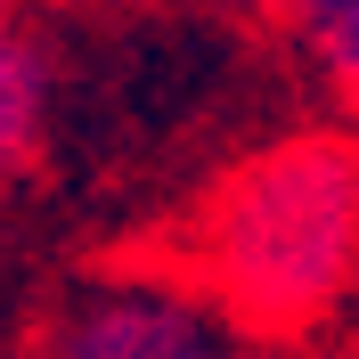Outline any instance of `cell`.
<instances>
[{
	"label": "cell",
	"mask_w": 359,
	"mask_h": 359,
	"mask_svg": "<svg viewBox=\"0 0 359 359\" xmlns=\"http://www.w3.org/2000/svg\"><path fill=\"white\" fill-rule=\"evenodd\" d=\"M180 278L253 343H302L359 294V131L302 123L204 180Z\"/></svg>",
	"instance_id": "1"
},
{
	"label": "cell",
	"mask_w": 359,
	"mask_h": 359,
	"mask_svg": "<svg viewBox=\"0 0 359 359\" xmlns=\"http://www.w3.org/2000/svg\"><path fill=\"white\" fill-rule=\"evenodd\" d=\"M41 359H262V343L163 262L82 278L49 311Z\"/></svg>",
	"instance_id": "2"
},
{
	"label": "cell",
	"mask_w": 359,
	"mask_h": 359,
	"mask_svg": "<svg viewBox=\"0 0 359 359\" xmlns=\"http://www.w3.org/2000/svg\"><path fill=\"white\" fill-rule=\"evenodd\" d=\"M49 131V57L25 33H0V180H17L41 156Z\"/></svg>",
	"instance_id": "3"
},
{
	"label": "cell",
	"mask_w": 359,
	"mask_h": 359,
	"mask_svg": "<svg viewBox=\"0 0 359 359\" xmlns=\"http://www.w3.org/2000/svg\"><path fill=\"white\" fill-rule=\"evenodd\" d=\"M286 33H294V49L311 57L318 82L359 107V0H302L286 17Z\"/></svg>",
	"instance_id": "4"
},
{
	"label": "cell",
	"mask_w": 359,
	"mask_h": 359,
	"mask_svg": "<svg viewBox=\"0 0 359 359\" xmlns=\"http://www.w3.org/2000/svg\"><path fill=\"white\" fill-rule=\"evenodd\" d=\"M196 8H212V17H237V25H286L294 8H302V0H196Z\"/></svg>",
	"instance_id": "5"
},
{
	"label": "cell",
	"mask_w": 359,
	"mask_h": 359,
	"mask_svg": "<svg viewBox=\"0 0 359 359\" xmlns=\"http://www.w3.org/2000/svg\"><path fill=\"white\" fill-rule=\"evenodd\" d=\"M351 335H359V294H351Z\"/></svg>",
	"instance_id": "6"
},
{
	"label": "cell",
	"mask_w": 359,
	"mask_h": 359,
	"mask_svg": "<svg viewBox=\"0 0 359 359\" xmlns=\"http://www.w3.org/2000/svg\"><path fill=\"white\" fill-rule=\"evenodd\" d=\"M0 33H8V0H0Z\"/></svg>",
	"instance_id": "7"
}]
</instances>
